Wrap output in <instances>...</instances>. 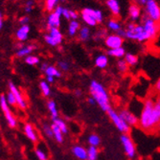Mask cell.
<instances>
[{
    "label": "cell",
    "mask_w": 160,
    "mask_h": 160,
    "mask_svg": "<svg viewBox=\"0 0 160 160\" xmlns=\"http://www.w3.org/2000/svg\"><path fill=\"white\" fill-rule=\"evenodd\" d=\"M160 123L154 111V100L147 98L144 101L143 108L139 117V127L147 132H152L156 130L157 125Z\"/></svg>",
    "instance_id": "cell-1"
},
{
    "label": "cell",
    "mask_w": 160,
    "mask_h": 160,
    "mask_svg": "<svg viewBox=\"0 0 160 160\" xmlns=\"http://www.w3.org/2000/svg\"><path fill=\"white\" fill-rule=\"evenodd\" d=\"M89 92L92 98L95 99L96 103L99 105L102 110L108 112L111 108L109 95L107 89L99 82L93 80L89 85Z\"/></svg>",
    "instance_id": "cell-2"
},
{
    "label": "cell",
    "mask_w": 160,
    "mask_h": 160,
    "mask_svg": "<svg viewBox=\"0 0 160 160\" xmlns=\"http://www.w3.org/2000/svg\"><path fill=\"white\" fill-rule=\"evenodd\" d=\"M126 32H127V38L128 39L137 40L139 42H144L148 40L143 25H137L134 22H130L127 27Z\"/></svg>",
    "instance_id": "cell-3"
},
{
    "label": "cell",
    "mask_w": 160,
    "mask_h": 160,
    "mask_svg": "<svg viewBox=\"0 0 160 160\" xmlns=\"http://www.w3.org/2000/svg\"><path fill=\"white\" fill-rule=\"evenodd\" d=\"M108 115L109 119L111 120V122L115 125V127L117 128V129L119 132H121L123 134H128V132H130V126H128L120 116L119 112H117L116 110H114L113 108H110L108 112Z\"/></svg>",
    "instance_id": "cell-4"
},
{
    "label": "cell",
    "mask_w": 160,
    "mask_h": 160,
    "mask_svg": "<svg viewBox=\"0 0 160 160\" xmlns=\"http://www.w3.org/2000/svg\"><path fill=\"white\" fill-rule=\"evenodd\" d=\"M0 107H1V110L4 114V117L6 119L8 126L12 128H14L18 126V121L10 109V107H9V104L7 103L5 94H1V96H0Z\"/></svg>",
    "instance_id": "cell-5"
},
{
    "label": "cell",
    "mask_w": 160,
    "mask_h": 160,
    "mask_svg": "<svg viewBox=\"0 0 160 160\" xmlns=\"http://www.w3.org/2000/svg\"><path fill=\"white\" fill-rule=\"evenodd\" d=\"M142 20H143V27H144L145 32H146L148 40L154 38L159 30V24H157L152 19H151L147 14L144 16Z\"/></svg>",
    "instance_id": "cell-6"
},
{
    "label": "cell",
    "mask_w": 160,
    "mask_h": 160,
    "mask_svg": "<svg viewBox=\"0 0 160 160\" xmlns=\"http://www.w3.org/2000/svg\"><path fill=\"white\" fill-rule=\"evenodd\" d=\"M120 140L123 145L126 155L129 159H134L136 156V148H135V145H134L132 137H130L128 134H122Z\"/></svg>",
    "instance_id": "cell-7"
},
{
    "label": "cell",
    "mask_w": 160,
    "mask_h": 160,
    "mask_svg": "<svg viewBox=\"0 0 160 160\" xmlns=\"http://www.w3.org/2000/svg\"><path fill=\"white\" fill-rule=\"evenodd\" d=\"M147 16L160 25V7L155 0H148L146 4Z\"/></svg>",
    "instance_id": "cell-8"
},
{
    "label": "cell",
    "mask_w": 160,
    "mask_h": 160,
    "mask_svg": "<svg viewBox=\"0 0 160 160\" xmlns=\"http://www.w3.org/2000/svg\"><path fill=\"white\" fill-rule=\"evenodd\" d=\"M49 34L44 35V40L50 46H57L62 42L63 37L60 32L59 28H52L49 30Z\"/></svg>",
    "instance_id": "cell-9"
},
{
    "label": "cell",
    "mask_w": 160,
    "mask_h": 160,
    "mask_svg": "<svg viewBox=\"0 0 160 160\" xmlns=\"http://www.w3.org/2000/svg\"><path fill=\"white\" fill-rule=\"evenodd\" d=\"M8 88H9L10 91H12L13 93L14 97H16L17 102H18V107L19 108H21V109H25L27 108V102L24 99L21 91L17 87V85L14 84L12 82H9V83H8Z\"/></svg>",
    "instance_id": "cell-10"
},
{
    "label": "cell",
    "mask_w": 160,
    "mask_h": 160,
    "mask_svg": "<svg viewBox=\"0 0 160 160\" xmlns=\"http://www.w3.org/2000/svg\"><path fill=\"white\" fill-rule=\"evenodd\" d=\"M105 43L106 46L108 49H115V48H120L122 47L123 43H124V38H121L117 34H113V35H108L105 38Z\"/></svg>",
    "instance_id": "cell-11"
},
{
    "label": "cell",
    "mask_w": 160,
    "mask_h": 160,
    "mask_svg": "<svg viewBox=\"0 0 160 160\" xmlns=\"http://www.w3.org/2000/svg\"><path fill=\"white\" fill-rule=\"evenodd\" d=\"M120 116L123 118V120L130 127H133L136 125H139V118H137V116L134 115V113H132L130 110L124 108L122 110L119 111Z\"/></svg>",
    "instance_id": "cell-12"
},
{
    "label": "cell",
    "mask_w": 160,
    "mask_h": 160,
    "mask_svg": "<svg viewBox=\"0 0 160 160\" xmlns=\"http://www.w3.org/2000/svg\"><path fill=\"white\" fill-rule=\"evenodd\" d=\"M24 133L26 135V137L32 141L33 143H37L38 141V132H36V129L34 128V126L30 123H26L24 125Z\"/></svg>",
    "instance_id": "cell-13"
},
{
    "label": "cell",
    "mask_w": 160,
    "mask_h": 160,
    "mask_svg": "<svg viewBox=\"0 0 160 160\" xmlns=\"http://www.w3.org/2000/svg\"><path fill=\"white\" fill-rule=\"evenodd\" d=\"M73 155L78 158L79 160H87L88 158V155H87V149H85L82 146H80V145H76L71 150Z\"/></svg>",
    "instance_id": "cell-14"
},
{
    "label": "cell",
    "mask_w": 160,
    "mask_h": 160,
    "mask_svg": "<svg viewBox=\"0 0 160 160\" xmlns=\"http://www.w3.org/2000/svg\"><path fill=\"white\" fill-rule=\"evenodd\" d=\"M61 25V17L57 12H51L47 18V28L52 29V28H59Z\"/></svg>",
    "instance_id": "cell-15"
},
{
    "label": "cell",
    "mask_w": 160,
    "mask_h": 160,
    "mask_svg": "<svg viewBox=\"0 0 160 160\" xmlns=\"http://www.w3.org/2000/svg\"><path fill=\"white\" fill-rule=\"evenodd\" d=\"M82 13H84V14H88V16H91L92 18H94L96 19V21L98 23H101L103 21V12L99 10H93V9H90V8H84L82 11Z\"/></svg>",
    "instance_id": "cell-16"
},
{
    "label": "cell",
    "mask_w": 160,
    "mask_h": 160,
    "mask_svg": "<svg viewBox=\"0 0 160 160\" xmlns=\"http://www.w3.org/2000/svg\"><path fill=\"white\" fill-rule=\"evenodd\" d=\"M29 33H30V27H29V25H21V27L16 33L17 39L20 42L25 41L28 38Z\"/></svg>",
    "instance_id": "cell-17"
},
{
    "label": "cell",
    "mask_w": 160,
    "mask_h": 160,
    "mask_svg": "<svg viewBox=\"0 0 160 160\" xmlns=\"http://www.w3.org/2000/svg\"><path fill=\"white\" fill-rule=\"evenodd\" d=\"M44 145L38 144V147H36L35 149V153L38 160H48V153H47V151Z\"/></svg>",
    "instance_id": "cell-18"
},
{
    "label": "cell",
    "mask_w": 160,
    "mask_h": 160,
    "mask_svg": "<svg viewBox=\"0 0 160 160\" xmlns=\"http://www.w3.org/2000/svg\"><path fill=\"white\" fill-rule=\"evenodd\" d=\"M108 65V58L107 55L101 54L96 57L95 59V66L100 68V69H104Z\"/></svg>",
    "instance_id": "cell-19"
},
{
    "label": "cell",
    "mask_w": 160,
    "mask_h": 160,
    "mask_svg": "<svg viewBox=\"0 0 160 160\" xmlns=\"http://www.w3.org/2000/svg\"><path fill=\"white\" fill-rule=\"evenodd\" d=\"M106 3L113 16L118 17L120 14V6L117 0H107Z\"/></svg>",
    "instance_id": "cell-20"
},
{
    "label": "cell",
    "mask_w": 160,
    "mask_h": 160,
    "mask_svg": "<svg viewBox=\"0 0 160 160\" xmlns=\"http://www.w3.org/2000/svg\"><path fill=\"white\" fill-rule=\"evenodd\" d=\"M128 13H129V18L132 20L135 21L140 18L141 14V10L140 7L137 4H132L128 9Z\"/></svg>",
    "instance_id": "cell-21"
},
{
    "label": "cell",
    "mask_w": 160,
    "mask_h": 160,
    "mask_svg": "<svg viewBox=\"0 0 160 160\" xmlns=\"http://www.w3.org/2000/svg\"><path fill=\"white\" fill-rule=\"evenodd\" d=\"M47 108L51 114L52 120L60 117V114H59V111H58V108H57V104L54 100H49L47 102Z\"/></svg>",
    "instance_id": "cell-22"
},
{
    "label": "cell",
    "mask_w": 160,
    "mask_h": 160,
    "mask_svg": "<svg viewBox=\"0 0 160 160\" xmlns=\"http://www.w3.org/2000/svg\"><path fill=\"white\" fill-rule=\"evenodd\" d=\"M36 49V46L31 44V45H27V46H23L21 49L17 51V57L18 58H26L28 56H30V54Z\"/></svg>",
    "instance_id": "cell-23"
},
{
    "label": "cell",
    "mask_w": 160,
    "mask_h": 160,
    "mask_svg": "<svg viewBox=\"0 0 160 160\" xmlns=\"http://www.w3.org/2000/svg\"><path fill=\"white\" fill-rule=\"evenodd\" d=\"M107 53L108 56H111V57L116 58V59H119V60L126 56V51L123 47L115 48V49H108Z\"/></svg>",
    "instance_id": "cell-24"
},
{
    "label": "cell",
    "mask_w": 160,
    "mask_h": 160,
    "mask_svg": "<svg viewBox=\"0 0 160 160\" xmlns=\"http://www.w3.org/2000/svg\"><path fill=\"white\" fill-rule=\"evenodd\" d=\"M52 129H53V132H54V139L58 142L62 144L63 142V132L61 130V128L58 127L57 125H55L54 123L51 125Z\"/></svg>",
    "instance_id": "cell-25"
},
{
    "label": "cell",
    "mask_w": 160,
    "mask_h": 160,
    "mask_svg": "<svg viewBox=\"0 0 160 160\" xmlns=\"http://www.w3.org/2000/svg\"><path fill=\"white\" fill-rule=\"evenodd\" d=\"M44 73H45L46 77H48V76L54 77V78H61L62 77V72L54 65H49Z\"/></svg>",
    "instance_id": "cell-26"
},
{
    "label": "cell",
    "mask_w": 160,
    "mask_h": 160,
    "mask_svg": "<svg viewBox=\"0 0 160 160\" xmlns=\"http://www.w3.org/2000/svg\"><path fill=\"white\" fill-rule=\"evenodd\" d=\"M39 88L44 97H49L51 95V88L49 86V83L46 82V80H42L39 82Z\"/></svg>",
    "instance_id": "cell-27"
},
{
    "label": "cell",
    "mask_w": 160,
    "mask_h": 160,
    "mask_svg": "<svg viewBox=\"0 0 160 160\" xmlns=\"http://www.w3.org/2000/svg\"><path fill=\"white\" fill-rule=\"evenodd\" d=\"M80 23L77 21V20H72L70 23H69V27H68V34L69 36L73 37L77 34V32L79 30H81L80 29Z\"/></svg>",
    "instance_id": "cell-28"
},
{
    "label": "cell",
    "mask_w": 160,
    "mask_h": 160,
    "mask_svg": "<svg viewBox=\"0 0 160 160\" xmlns=\"http://www.w3.org/2000/svg\"><path fill=\"white\" fill-rule=\"evenodd\" d=\"M124 60L127 62V63L129 66H134V65H136L138 63V57L136 55L130 54V53H127L126 54Z\"/></svg>",
    "instance_id": "cell-29"
},
{
    "label": "cell",
    "mask_w": 160,
    "mask_h": 160,
    "mask_svg": "<svg viewBox=\"0 0 160 160\" xmlns=\"http://www.w3.org/2000/svg\"><path fill=\"white\" fill-rule=\"evenodd\" d=\"M53 123H54L55 125H57L58 127H59V128H61V130L63 132V134H67V133H68V128H67V125H66V123H65L62 119H61L60 117H59V118H57V119H53Z\"/></svg>",
    "instance_id": "cell-30"
},
{
    "label": "cell",
    "mask_w": 160,
    "mask_h": 160,
    "mask_svg": "<svg viewBox=\"0 0 160 160\" xmlns=\"http://www.w3.org/2000/svg\"><path fill=\"white\" fill-rule=\"evenodd\" d=\"M90 37V31L87 27H82L79 32V39L82 41H85Z\"/></svg>",
    "instance_id": "cell-31"
},
{
    "label": "cell",
    "mask_w": 160,
    "mask_h": 160,
    "mask_svg": "<svg viewBox=\"0 0 160 160\" xmlns=\"http://www.w3.org/2000/svg\"><path fill=\"white\" fill-rule=\"evenodd\" d=\"M98 154H99V151L97 147L89 146V148L87 149V155H88L87 160H97Z\"/></svg>",
    "instance_id": "cell-32"
},
{
    "label": "cell",
    "mask_w": 160,
    "mask_h": 160,
    "mask_svg": "<svg viewBox=\"0 0 160 160\" xmlns=\"http://www.w3.org/2000/svg\"><path fill=\"white\" fill-rule=\"evenodd\" d=\"M87 142L90 145V146H93V147H98L100 143H101V138L99 135L95 134V133H92L88 136L87 138Z\"/></svg>",
    "instance_id": "cell-33"
},
{
    "label": "cell",
    "mask_w": 160,
    "mask_h": 160,
    "mask_svg": "<svg viewBox=\"0 0 160 160\" xmlns=\"http://www.w3.org/2000/svg\"><path fill=\"white\" fill-rule=\"evenodd\" d=\"M108 27L110 29V30L114 31V32H118L121 30V25L120 23L118 22V20H116V19H110L108 20Z\"/></svg>",
    "instance_id": "cell-34"
},
{
    "label": "cell",
    "mask_w": 160,
    "mask_h": 160,
    "mask_svg": "<svg viewBox=\"0 0 160 160\" xmlns=\"http://www.w3.org/2000/svg\"><path fill=\"white\" fill-rule=\"evenodd\" d=\"M6 100H7V103L9 104V106H11V107L18 106V102H17L16 97H14L13 93L10 90H8V92L6 94Z\"/></svg>",
    "instance_id": "cell-35"
},
{
    "label": "cell",
    "mask_w": 160,
    "mask_h": 160,
    "mask_svg": "<svg viewBox=\"0 0 160 160\" xmlns=\"http://www.w3.org/2000/svg\"><path fill=\"white\" fill-rule=\"evenodd\" d=\"M82 18L87 25H89V26H96L98 23L94 18H92L91 16H88V14L82 13Z\"/></svg>",
    "instance_id": "cell-36"
},
{
    "label": "cell",
    "mask_w": 160,
    "mask_h": 160,
    "mask_svg": "<svg viewBox=\"0 0 160 160\" xmlns=\"http://www.w3.org/2000/svg\"><path fill=\"white\" fill-rule=\"evenodd\" d=\"M128 64L127 63V62L125 60H122L120 59L118 62H117V69L119 72H121V73H126V72L128 70Z\"/></svg>",
    "instance_id": "cell-37"
},
{
    "label": "cell",
    "mask_w": 160,
    "mask_h": 160,
    "mask_svg": "<svg viewBox=\"0 0 160 160\" xmlns=\"http://www.w3.org/2000/svg\"><path fill=\"white\" fill-rule=\"evenodd\" d=\"M25 62L29 65H37L39 63V58L37 57V56H33V55H30L25 58Z\"/></svg>",
    "instance_id": "cell-38"
},
{
    "label": "cell",
    "mask_w": 160,
    "mask_h": 160,
    "mask_svg": "<svg viewBox=\"0 0 160 160\" xmlns=\"http://www.w3.org/2000/svg\"><path fill=\"white\" fill-rule=\"evenodd\" d=\"M42 130H43V133H44V135L47 138H54V132H53L51 125L44 124L42 126Z\"/></svg>",
    "instance_id": "cell-39"
},
{
    "label": "cell",
    "mask_w": 160,
    "mask_h": 160,
    "mask_svg": "<svg viewBox=\"0 0 160 160\" xmlns=\"http://www.w3.org/2000/svg\"><path fill=\"white\" fill-rule=\"evenodd\" d=\"M57 2H58V0H46V2H45V9L47 12H52L56 5H57Z\"/></svg>",
    "instance_id": "cell-40"
},
{
    "label": "cell",
    "mask_w": 160,
    "mask_h": 160,
    "mask_svg": "<svg viewBox=\"0 0 160 160\" xmlns=\"http://www.w3.org/2000/svg\"><path fill=\"white\" fill-rule=\"evenodd\" d=\"M154 111L157 115V118L160 121V95H158L154 100Z\"/></svg>",
    "instance_id": "cell-41"
},
{
    "label": "cell",
    "mask_w": 160,
    "mask_h": 160,
    "mask_svg": "<svg viewBox=\"0 0 160 160\" xmlns=\"http://www.w3.org/2000/svg\"><path fill=\"white\" fill-rule=\"evenodd\" d=\"M58 66H59L60 70H62V71H67L70 68L69 63L65 61H60L59 62H58Z\"/></svg>",
    "instance_id": "cell-42"
},
{
    "label": "cell",
    "mask_w": 160,
    "mask_h": 160,
    "mask_svg": "<svg viewBox=\"0 0 160 160\" xmlns=\"http://www.w3.org/2000/svg\"><path fill=\"white\" fill-rule=\"evenodd\" d=\"M34 4H35L34 0H28V1L26 2V4H25V7H24L25 12H32V10H33V8H34Z\"/></svg>",
    "instance_id": "cell-43"
},
{
    "label": "cell",
    "mask_w": 160,
    "mask_h": 160,
    "mask_svg": "<svg viewBox=\"0 0 160 160\" xmlns=\"http://www.w3.org/2000/svg\"><path fill=\"white\" fill-rule=\"evenodd\" d=\"M107 31L104 30V29H102V30H100L98 33H96L95 35V39H102L104 38H107Z\"/></svg>",
    "instance_id": "cell-44"
},
{
    "label": "cell",
    "mask_w": 160,
    "mask_h": 160,
    "mask_svg": "<svg viewBox=\"0 0 160 160\" xmlns=\"http://www.w3.org/2000/svg\"><path fill=\"white\" fill-rule=\"evenodd\" d=\"M29 20H30L29 17L24 16V17H22V18H19V23H20L21 25H27V23L29 22Z\"/></svg>",
    "instance_id": "cell-45"
},
{
    "label": "cell",
    "mask_w": 160,
    "mask_h": 160,
    "mask_svg": "<svg viewBox=\"0 0 160 160\" xmlns=\"http://www.w3.org/2000/svg\"><path fill=\"white\" fill-rule=\"evenodd\" d=\"M154 90L155 92H157L159 95H160V78L156 81L155 82V85H154Z\"/></svg>",
    "instance_id": "cell-46"
},
{
    "label": "cell",
    "mask_w": 160,
    "mask_h": 160,
    "mask_svg": "<svg viewBox=\"0 0 160 160\" xmlns=\"http://www.w3.org/2000/svg\"><path fill=\"white\" fill-rule=\"evenodd\" d=\"M78 12H75V11H72V10H70V18L73 19V20H76L77 18H78Z\"/></svg>",
    "instance_id": "cell-47"
},
{
    "label": "cell",
    "mask_w": 160,
    "mask_h": 160,
    "mask_svg": "<svg viewBox=\"0 0 160 160\" xmlns=\"http://www.w3.org/2000/svg\"><path fill=\"white\" fill-rule=\"evenodd\" d=\"M62 16L66 18V19H71L70 18V10L67 9H63V12H62Z\"/></svg>",
    "instance_id": "cell-48"
},
{
    "label": "cell",
    "mask_w": 160,
    "mask_h": 160,
    "mask_svg": "<svg viewBox=\"0 0 160 160\" xmlns=\"http://www.w3.org/2000/svg\"><path fill=\"white\" fill-rule=\"evenodd\" d=\"M55 12H57L58 14H59L60 17H62V12H63V8H62V7H61V6L57 7V8H56V10H55Z\"/></svg>",
    "instance_id": "cell-49"
},
{
    "label": "cell",
    "mask_w": 160,
    "mask_h": 160,
    "mask_svg": "<svg viewBox=\"0 0 160 160\" xmlns=\"http://www.w3.org/2000/svg\"><path fill=\"white\" fill-rule=\"evenodd\" d=\"M117 35H119L123 38H127V32H126V30H122V29H121L120 31L117 32Z\"/></svg>",
    "instance_id": "cell-50"
},
{
    "label": "cell",
    "mask_w": 160,
    "mask_h": 160,
    "mask_svg": "<svg viewBox=\"0 0 160 160\" xmlns=\"http://www.w3.org/2000/svg\"><path fill=\"white\" fill-rule=\"evenodd\" d=\"M48 63H46V62H43V63H41V65H40V70L44 73V72L46 71V69L48 68Z\"/></svg>",
    "instance_id": "cell-51"
},
{
    "label": "cell",
    "mask_w": 160,
    "mask_h": 160,
    "mask_svg": "<svg viewBox=\"0 0 160 160\" xmlns=\"http://www.w3.org/2000/svg\"><path fill=\"white\" fill-rule=\"evenodd\" d=\"M135 3H137V5H141V6H144V5H146L147 4V1L148 0H134Z\"/></svg>",
    "instance_id": "cell-52"
},
{
    "label": "cell",
    "mask_w": 160,
    "mask_h": 160,
    "mask_svg": "<svg viewBox=\"0 0 160 160\" xmlns=\"http://www.w3.org/2000/svg\"><path fill=\"white\" fill-rule=\"evenodd\" d=\"M87 102H88V104H90V105H92V106H95L97 103H96V101H95V99L94 98H92V97H89L88 99H87Z\"/></svg>",
    "instance_id": "cell-53"
},
{
    "label": "cell",
    "mask_w": 160,
    "mask_h": 160,
    "mask_svg": "<svg viewBox=\"0 0 160 160\" xmlns=\"http://www.w3.org/2000/svg\"><path fill=\"white\" fill-rule=\"evenodd\" d=\"M46 82H47L48 83H53V82H55V78H54V77L48 76V77H46Z\"/></svg>",
    "instance_id": "cell-54"
},
{
    "label": "cell",
    "mask_w": 160,
    "mask_h": 160,
    "mask_svg": "<svg viewBox=\"0 0 160 160\" xmlns=\"http://www.w3.org/2000/svg\"><path fill=\"white\" fill-rule=\"evenodd\" d=\"M0 28H3V14H0Z\"/></svg>",
    "instance_id": "cell-55"
},
{
    "label": "cell",
    "mask_w": 160,
    "mask_h": 160,
    "mask_svg": "<svg viewBox=\"0 0 160 160\" xmlns=\"http://www.w3.org/2000/svg\"><path fill=\"white\" fill-rule=\"evenodd\" d=\"M75 95H76L77 97H80V96L82 95V92H81V90H76V91H75Z\"/></svg>",
    "instance_id": "cell-56"
},
{
    "label": "cell",
    "mask_w": 160,
    "mask_h": 160,
    "mask_svg": "<svg viewBox=\"0 0 160 160\" xmlns=\"http://www.w3.org/2000/svg\"><path fill=\"white\" fill-rule=\"evenodd\" d=\"M156 130H157L158 132H160V123L157 125V127H156Z\"/></svg>",
    "instance_id": "cell-57"
},
{
    "label": "cell",
    "mask_w": 160,
    "mask_h": 160,
    "mask_svg": "<svg viewBox=\"0 0 160 160\" xmlns=\"http://www.w3.org/2000/svg\"><path fill=\"white\" fill-rule=\"evenodd\" d=\"M61 1H66V0H61Z\"/></svg>",
    "instance_id": "cell-58"
}]
</instances>
